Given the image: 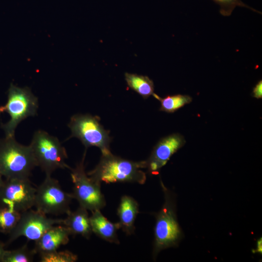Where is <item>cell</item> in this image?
<instances>
[{"instance_id":"obj_21","label":"cell","mask_w":262,"mask_h":262,"mask_svg":"<svg viewBox=\"0 0 262 262\" xmlns=\"http://www.w3.org/2000/svg\"><path fill=\"white\" fill-rule=\"evenodd\" d=\"M220 6L219 12L225 16L231 15L234 8L237 7H246L261 14V12L249 7L241 0H213Z\"/></svg>"},{"instance_id":"obj_16","label":"cell","mask_w":262,"mask_h":262,"mask_svg":"<svg viewBox=\"0 0 262 262\" xmlns=\"http://www.w3.org/2000/svg\"><path fill=\"white\" fill-rule=\"evenodd\" d=\"M125 79L128 87L144 99L147 98L154 93L153 82L147 76L126 73Z\"/></svg>"},{"instance_id":"obj_15","label":"cell","mask_w":262,"mask_h":262,"mask_svg":"<svg viewBox=\"0 0 262 262\" xmlns=\"http://www.w3.org/2000/svg\"><path fill=\"white\" fill-rule=\"evenodd\" d=\"M90 221L92 232L101 239L116 244H119L117 230L119 229L117 223L109 221L100 210L92 212Z\"/></svg>"},{"instance_id":"obj_10","label":"cell","mask_w":262,"mask_h":262,"mask_svg":"<svg viewBox=\"0 0 262 262\" xmlns=\"http://www.w3.org/2000/svg\"><path fill=\"white\" fill-rule=\"evenodd\" d=\"M63 219L48 217L47 214L31 209L21 213L20 219L9 234L7 244H10L20 237L28 241H36L49 229L55 225H62Z\"/></svg>"},{"instance_id":"obj_17","label":"cell","mask_w":262,"mask_h":262,"mask_svg":"<svg viewBox=\"0 0 262 262\" xmlns=\"http://www.w3.org/2000/svg\"><path fill=\"white\" fill-rule=\"evenodd\" d=\"M152 96L160 101V110L168 113H173L192 101V97L186 95H168L163 98L155 93Z\"/></svg>"},{"instance_id":"obj_3","label":"cell","mask_w":262,"mask_h":262,"mask_svg":"<svg viewBox=\"0 0 262 262\" xmlns=\"http://www.w3.org/2000/svg\"><path fill=\"white\" fill-rule=\"evenodd\" d=\"M38 101L31 89L27 87H19L12 83L8 91L6 104L0 107V114L7 113L10 120L1 124L5 137H15V132L18 125L23 120L37 114Z\"/></svg>"},{"instance_id":"obj_5","label":"cell","mask_w":262,"mask_h":262,"mask_svg":"<svg viewBox=\"0 0 262 262\" xmlns=\"http://www.w3.org/2000/svg\"><path fill=\"white\" fill-rule=\"evenodd\" d=\"M37 166L46 175H51L57 169L71 168L66 163L67 155L58 139L47 132L35 131L30 144Z\"/></svg>"},{"instance_id":"obj_12","label":"cell","mask_w":262,"mask_h":262,"mask_svg":"<svg viewBox=\"0 0 262 262\" xmlns=\"http://www.w3.org/2000/svg\"><path fill=\"white\" fill-rule=\"evenodd\" d=\"M69 235L70 232L65 226H53L35 242L33 249L39 254L56 250L68 243Z\"/></svg>"},{"instance_id":"obj_7","label":"cell","mask_w":262,"mask_h":262,"mask_svg":"<svg viewBox=\"0 0 262 262\" xmlns=\"http://www.w3.org/2000/svg\"><path fill=\"white\" fill-rule=\"evenodd\" d=\"M86 150L81 162L74 168H71V178L73 183V198L77 200L80 206L91 212L100 210L106 205V201L99 183L85 173L84 161Z\"/></svg>"},{"instance_id":"obj_6","label":"cell","mask_w":262,"mask_h":262,"mask_svg":"<svg viewBox=\"0 0 262 262\" xmlns=\"http://www.w3.org/2000/svg\"><path fill=\"white\" fill-rule=\"evenodd\" d=\"M71 134L69 138L79 139L86 147H98L102 155L111 152L110 144L112 141L109 131L99 123V118L89 114H76L70 118L68 125Z\"/></svg>"},{"instance_id":"obj_24","label":"cell","mask_w":262,"mask_h":262,"mask_svg":"<svg viewBox=\"0 0 262 262\" xmlns=\"http://www.w3.org/2000/svg\"><path fill=\"white\" fill-rule=\"evenodd\" d=\"M5 245L0 241V262H2V258L5 252L4 247Z\"/></svg>"},{"instance_id":"obj_25","label":"cell","mask_w":262,"mask_h":262,"mask_svg":"<svg viewBox=\"0 0 262 262\" xmlns=\"http://www.w3.org/2000/svg\"><path fill=\"white\" fill-rule=\"evenodd\" d=\"M4 180L2 179V176L0 174V187L3 183Z\"/></svg>"},{"instance_id":"obj_18","label":"cell","mask_w":262,"mask_h":262,"mask_svg":"<svg viewBox=\"0 0 262 262\" xmlns=\"http://www.w3.org/2000/svg\"><path fill=\"white\" fill-rule=\"evenodd\" d=\"M21 213L7 207H0V232L9 234L15 228Z\"/></svg>"},{"instance_id":"obj_22","label":"cell","mask_w":262,"mask_h":262,"mask_svg":"<svg viewBox=\"0 0 262 262\" xmlns=\"http://www.w3.org/2000/svg\"><path fill=\"white\" fill-rule=\"evenodd\" d=\"M253 97L257 98H262V81H259L254 87L252 91Z\"/></svg>"},{"instance_id":"obj_23","label":"cell","mask_w":262,"mask_h":262,"mask_svg":"<svg viewBox=\"0 0 262 262\" xmlns=\"http://www.w3.org/2000/svg\"><path fill=\"white\" fill-rule=\"evenodd\" d=\"M253 252L262 253V238L261 237L257 240L256 249L253 251Z\"/></svg>"},{"instance_id":"obj_4","label":"cell","mask_w":262,"mask_h":262,"mask_svg":"<svg viewBox=\"0 0 262 262\" xmlns=\"http://www.w3.org/2000/svg\"><path fill=\"white\" fill-rule=\"evenodd\" d=\"M164 202L156 216L154 227L153 256L161 250L178 245L182 236L177 220L174 197L161 181Z\"/></svg>"},{"instance_id":"obj_20","label":"cell","mask_w":262,"mask_h":262,"mask_svg":"<svg viewBox=\"0 0 262 262\" xmlns=\"http://www.w3.org/2000/svg\"><path fill=\"white\" fill-rule=\"evenodd\" d=\"M41 262H75L78 260L77 255L68 250H57L39 253Z\"/></svg>"},{"instance_id":"obj_11","label":"cell","mask_w":262,"mask_h":262,"mask_svg":"<svg viewBox=\"0 0 262 262\" xmlns=\"http://www.w3.org/2000/svg\"><path fill=\"white\" fill-rule=\"evenodd\" d=\"M185 143L184 137L179 133L162 138L155 146L149 158L144 161L145 168L150 174H158L160 169Z\"/></svg>"},{"instance_id":"obj_14","label":"cell","mask_w":262,"mask_h":262,"mask_svg":"<svg viewBox=\"0 0 262 262\" xmlns=\"http://www.w3.org/2000/svg\"><path fill=\"white\" fill-rule=\"evenodd\" d=\"M87 211L79 206L75 211L67 213L62 225L67 228L70 235H80L87 239L90 237L92 231Z\"/></svg>"},{"instance_id":"obj_2","label":"cell","mask_w":262,"mask_h":262,"mask_svg":"<svg viewBox=\"0 0 262 262\" xmlns=\"http://www.w3.org/2000/svg\"><path fill=\"white\" fill-rule=\"evenodd\" d=\"M37 166L30 146L16 141L15 137L0 139V174L6 179H28Z\"/></svg>"},{"instance_id":"obj_8","label":"cell","mask_w":262,"mask_h":262,"mask_svg":"<svg viewBox=\"0 0 262 262\" xmlns=\"http://www.w3.org/2000/svg\"><path fill=\"white\" fill-rule=\"evenodd\" d=\"M73 199L66 192L59 181L50 175H46L43 181L36 188L34 205L36 209L46 214H66Z\"/></svg>"},{"instance_id":"obj_9","label":"cell","mask_w":262,"mask_h":262,"mask_svg":"<svg viewBox=\"0 0 262 262\" xmlns=\"http://www.w3.org/2000/svg\"><path fill=\"white\" fill-rule=\"evenodd\" d=\"M35 192L29 178L6 179L0 187V207L24 212L34 206Z\"/></svg>"},{"instance_id":"obj_1","label":"cell","mask_w":262,"mask_h":262,"mask_svg":"<svg viewBox=\"0 0 262 262\" xmlns=\"http://www.w3.org/2000/svg\"><path fill=\"white\" fill-rule=\"evenodd\" d=\"M144 161L133 162L113 155H101L95 168L87 173L94 180L106 183L133 182L143 184L146 180Z\"/></svg>"},{"instance_id":"obj_13","label":"cell","mask_w":262,"mask_h":262,"mask_svg":"<svg viewBox=\"0 0 262 262\" xmlns=\"http://www.w3.org/2000/svg\"><path fill=\"white\" fill-rule=\"evenodd\" d=\"M138 213V202L130 196H122L117 209L119 218L117 224L119 229L128 235L133 234L135 229V221Z\"/></svg>"},{"instance_id":"obj_19","label":"cell","mask_w":262,"mask_h":262,"mask_svg":"<svg viewBox=\"0 0 262 262\" xmlns=\"http://www.w3.org/2000/svg\"><path fill=\"white\" fill-rule=\"evenodd\" d=\"M35 254L34 249H30L26 244L16 249L5 250L2 262H31Z\"/></svg>"}]
</instances>
